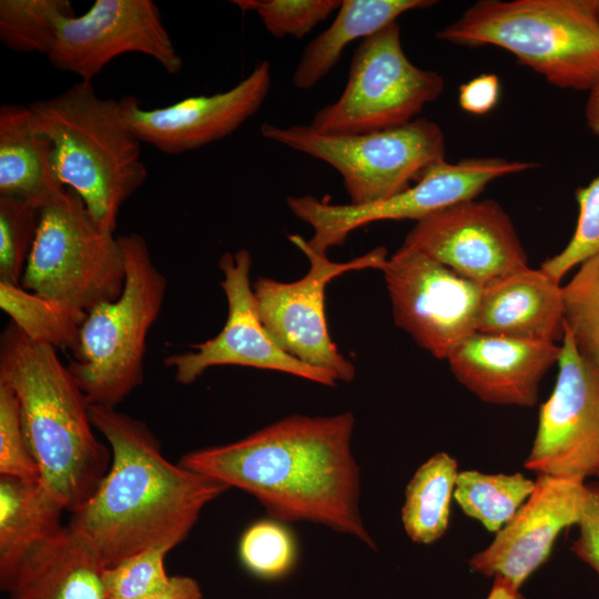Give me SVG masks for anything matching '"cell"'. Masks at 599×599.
Returning a JSON list of instances; mask_svg holds the SVG:
<instances>
[{
    "mask_svg": "<svg viewBox=\"0 0 599 599\" xmlns=\"http://www.w3.org/2000/svg\"><path fill=\"white\" fill-rule=\"evenodd\" d=\"M125 275L120 237L97 224L75 192L43 207L21 287L88 314L120 297Z\"/></svg>",
    "mask_w": 599,
    "mask_h": 599,
    "instance_id": "cell-7",
    "label": "cell"
},
{
    "mask_svg": "<svg viewBox=\"0 0 599 599\" xmlns=\"http://www.w3.org/2000/svg\"><path fill=\"white\" fill-rule=\"evenodd\" d=\"M499 95V78L493 73H485L459 87L458 102L465 112L484 115L496 106Z\"/></svg>",
    "mask_w": 599,
    "mask_h": 599,
    "instance_id": "cell-37",
    "label": "cell"
},
{
    "mask_svg": "<svg viewBox=\"0 0 599 599\" xmlns=\"http://www.w3.org/2000/svg\"><path fill=\"white\" fill-rule=\"evenodd\" d=\"M561 344L475 332L446 359L456 379L480 400L530 407Z\"/></svg>",
    "mask_w": 599,
    "mask_h": 599,
    "instance_id": "cell-19",
    "label": "cell"
},
{
    "mask_svg": "<svg viewBox=\"0 0 599 599\" xmlns=\"http://www.w3.org/2000/svg\"><path fill=\"white\" fill-rule=\"evenodd\" d=\"M287 525L268 517L252 522L243 531L238 557L251 575L263 580H277L293 570L298 546Z\"/></svg>",
    "mask_w": 599,
    "mask_h": 599,
    "instance_id": "cell-30",
    "label": "cell"
},
{
    "mask_svg": "<svg viewBox=\"0 0 599 599\" xmlns=\"http://www.w3.org/2000/svg\"><path fill=\"white\" fill-rule=\"evenodd\" d=\"M90 417L109 443L111 464L95 491L70 511L67 526L103 568L151 548L172 550L229 488L171 463L142 420L101 405H90Z\"/></svg>",
    "mask_w": 599,
    "mask_h": 599,
    "instance_id": "cell-2",
    "label": "cell"
},
{
    "mask_svg": "<svg viewBox=\"0 0 599 599\" xmlns=\"http://www.w3.org/2000/svg\"><path fill=\"white\" fill-rule=\"evenodd\" d=\"M557 364L524 466L537 475L599 478V368L579 353L566 329Z\"/></svg>",
    "mask_w": 599,
    "mask_h": 599,
    "instance_id": "cell-14",
    "label": "cell"
},
{
    "mask_svg": "<svg viewBox=\"0 0 599 599\" xmlns=\"http://www.w3.org/2000/svg\"><path fill=\"white\" fill-rule=\"evenodd\" d=\"M586 489L580 479L538 475L527 501L494 540L469 559V568L500 578L520 591L549 559L559 535L578 524Z\"/></svg>",
    "mask_w": 599,
    "mask_h": 599,
    "instance_id": "cell-18",
    "label": "cell"
},
{
    "mask_svg": "<svg viewBox=\"0 0 599 599\" xmlns=\"http://www.w3.org/2000/svg\"><path fill=\"white\" fill-rule=\"evenodd\" d=\"M486 599H525L520 591L515 590L505 580L494 578L493 587Z\"/></svg>",
    "mask_w": 599,
    "mask_h": 599,
    "instance_id": "cell-40",
    "label": "cell"
},
{
    "mask_svg": "<svg viewBox=\"0 0 599 599\" xmlns=\"http://www.w3.org/2000/svg\"><path fill=\"white\" fill-rule=\"evenodd\" d=\"M458 474L456 459L438 451L408 481L400 518L413 542L430 545L445 535Z\"/></svg>",
    "mask_w": 599,
    "mask_h": 599,
    "instance_id": "cell-25",
    "label": "cell"
},
{
    "mask_svg": "<svg viewBox=\"0 0 599 599\" xmlns=\"http://www.w3.org/2000/svg\"><path fill=\"white\" fill-rule=\"evenodd\" d=\"M126 262L119 298L92 308L68 367L91 405L114 407L144 379L149 332L162 309L167 281L139 233L120 235Z\"/></svg>",
    "mask_w": 599,
    "mask_h": 599,
    "instance_id": "cell-6",
    "label": "cell"
},
{
    "mask_svg": "<svg viewBox=\"0 0 599 599\" xmlns=\"http://www.w3.org/2000/svg\"><path fill=\"white\" fill-rule=\"evenodd\" d=\"M578 535L570 550L599 576V483L587 484L578 524Z\"/></svg>",
    "mask_w": 599,
    "mask_h": 599,
    "instance_id": "cell-36",
    "label": "cell"
},
{
    "mask_svg": "<svg viewBox=\"0 0 599 599\" xmlns=\"http://www.w3.org/2000/svg\"><path fill=\"white\" fill-rule=\"evenodd\" d=\"M308 258L309 270L294 282L260 277L253 284L260 317L273 339L288 354L309 366L352 382L354 365L333 343L325 314V290L336 276L365 268L382 270L386 250L376 247L348 262L337 263L312 250L301 235L288 236Z\"/></svg>",
    "mask_w": 599,
    "mask_h": 599,
    "instance_id": "cell-11",
    "label": "cell"
},
{
    "mask_svg": "<svg viewBox=\"0 0 599 599\" xmlns=\"http://www.w3.org/2000/svg\"><path fill=\"white\" fill-rule=\"evenodd\" d=\"M42 210L26 200L0 196V282L20 285Z\"/></svg>",
    "mask_w": 599,
    "mask_h": 599,
    "instance_id": "cell-31",
    "label": "cell"
},
{
    "mask_svg": "<svg viewBox=\"0 0 599 599\" xmlns=\"http://www.w3.org/2000/svg\"><path fill=\"white\" fill-rule=\"evenodd\" d=\"M64 510L40 480L0 476V579L33 546L63 528Z\"/></svg>",
    "mask_w": 599,
    "mask_h": 599,
    "instance_id": "cell-24",
    "label": "cell"
},
{
    "mask_svg": "<svg viewBox=\"0 0 599 599\" xmlns=\"http://www.w3.org/2000/svg\"><path fill=\"white\" fill-rule=\"evenodd\" d=\"M535 488V480L521 473L485 474L459 471L454 499L463 512L497 534L517 514Z\"/></svg>",
    "mask_w": 599,
    "mask_h": 599,
    "instance_id": "cell-26",
    "label": "cell"
},
{
    "mask_svg": "<svg viewBox=\"0 0 599 599\" xmlns=\"http://www.w3.org/2000/svg\"><path fill=\"white\" fill-rule=\"evenodd\" d=\"M537 163L502 158H469L456 163L446 160L428 166L414 185L384 201L364 204H331L312 195L288 196L292 213L312 230L308 246L321 254L344 244L356 229L386 220L419 221L464 200L477 197L493 181L528 171Z\"/></svg>",
    "mask_w": 599,
    "mask_h": 599,
    "instance_id": "cell-10",
    "label": "cell"
},
{
    "mask_svg": "<svg viewBox=\"0 0 599 599\" xmlns=\"http://www.w3.org/2000/svg\"><path fill=\"white\" fill-rule=\"evenodd\" d=\"M34 129L53 146L60 182L75 192L97 224L114 233L122 205L144 184L141 141L123 120L119 100L79 80L28 104Z\"/></svg>",
    "mask_w": 599,
    "mask_h": 599,
    "instance_id": "cell-4",
    "label": "cell"
},
{
    "mask_svg": "<svg viewBox=\"0 0 599 599\" xmlns=\"http://www.w3.org/2000/svg\"><path fill=\"white\" fill-rule=\"evenodd\" d=\"M242 11L255 12L275 38H303L338 10L342 0H233Z\"/></svg>",
    "mask_w": 599,
    "mask_h": 599,
    "instance_id": "cell-33",
    "label": "cell"
},
{
    "mask_svg": "<svg viewBox=\"0 0 599 599\" xmlns=\"http://www.w3.org/2000/svg\"><path fill=\"white\" fill-rule=\"evenodd\" d=\"M591 8L599 20V0H590Z\"/></svg>",
    "mask_w": 599,
    "mask_h": 599,
    "instance_id": "cell-41",
    "label": "cell"
},
{
    "mask_svg": "<svg viewBox=\"0 0 599 599\" xmlns=\"http://www.w3.org/2000/svg\"><path fill=\"white\" fill-rule=\"evenodd\" d=\"M102 565L68 527L33 546L3 579L9 599H106Z\"/></svg>",
    "mask_w": 599,
    "mask_h": 599,
    "instance_id": "cell-21",
    "label": "cell"
},
{
    "mask_svg": "<svg viewBox=\"0 0 599 599\" xmlns=\"http://www.w3.org/2000/svg\"><path fill=\"white\" fill-rule=\"evenodd\" d=\"M252 257L247 250L224 253L219 262L223 273L221 287L227 302V316L222 331L190 351L163 359L173 369L177 383L189 385L213 366L238 365L283 372L325 386H336L331 372L298 361L285 352L265 328L250 280Z\"/></svg>",
    "mask_w": 599,
    "mask_h": 599,
    "instance_id": "cell-13",
    "label": "cell"
},
{
    "mask_svg": "<svg viewBox=\"0 0 599 599\" xmlns=\"http://www.w3.org/2000/svg\"><path fill=\"white\" fill-rule=\"evenodd\" d=\"M436 38L501 48L561 89L589 92L599 83V20L590 0H480Z\"/></svg>",
    "mask_w": 599,
    "mask_h": 599,
    "instance_id": "cell-5",
    "label": "cell"
},
{
    "mask_svg": "<svg viewBox=\"0 0 599 599\" xmlns=\"http://www.w3.org/2000/svg\"><path fill=\"white\" fill-rule=\"evenodd\" d=\"M353 413L292 415L246 437L184 454L179 464L253 496L268 517L312 522L375 548L361 512Z\"/></svg>",
    "mask_w": 599,
    "mask_h": 599,
    "instance_id": "cell-1",
    "label": "cell"
},
{
    "mask_svg": "<svg viewBox=\"0 0 599 599\" xmlns=\"http://www.w3.org/2000/svg\"><path fill=\"white\" fill-rule=\"evenodd\" d=\"M67 187L53 166L51 141L32 124L29 105L0 106V196L29 201L45 207Z\"/></svg>",
    "mask_w": 599,
    "mask_h": 599,
    "instance_id": "cell-22",
    "label": "cell"
},
{
    "mask_svg": "<svg viewBox=\"0 0 599 599\" xmlns=\"http://www.w3.org/2000/svg\"><path fill=\"white\" fill-rule=\"evenodd\" d=\"M402 247L484 287L528 267L515 225L499 203L468 199L417 221Z\"/></svg>",
    "mask_w": 599,
    "mask_h": 599,
    "instance_id": "cell-15",
    "label": "cell"
},
{
    "mask_svg": "<svg viewBox=\"0 0 599 599\" xmlns=\"http://www.w3.org/2000/svg\"><path fill=\"white\" fill-rule=\"evenodd\" d=\"M476 332L555 342L565 335L562 286L540 267L524 268L486 287Z\"/></svg>",
    "mask_w": 599,
    "mask_h": 599,
    "instance_id": "cell-20",
    "label": "cell"
},
{
    "mask_svg": "<svg viewBox=\"0 0 599 599\" xmlns=\"http://www.w3.org/2000/svg\"><path fill=\"white\" fill-rule=\"evenodd\" d=\"M74 14L69 0H1L0 41L16 52L48 55L61 21Z\"/></svg>",
    "mask_w": 599,
    "mask_h": 599,
    "instance_id": "cell-28",
    "label": "cell"
},
{
    "mask_svg": "<svg viewBox=\"0 0 599 599\" xmlns=\"http://www.w3.org/2000/svg\"><path fill=\"white\" fill-rule=\"evenodd\" d=\"M0 307L29 338L77 351L87 314L6 282H0Z\"/></svg>",
    "mask_w": 599,
    "mask_h": 599,
    "instance_id": "cell-27",
    "label": "cell"
},
{
    "mask_svg": "<svg viewBox=\"0 0 599 599\" xmlns=\"http://www.w3.org/2000/svg\"><path fill=\"white\" fill-rule=\"evenodd\" d=\"M565 329L579 353L599 368V252L579 264L562 286Z\"/></svg>",
    "mask_w": 599,
    "mask_h": 599,
    "instance_id": "cell-29",
    "label": "cell"
},
{
    "mask_svg": "<svg viewBox=\"0 0 599 599\" xmlns=\"http://www.w3.org/2000/svg\"><path fill=\"white\" fill-rule=\"evenodd\" d=\"M445 88L444 78L406 57L400 27L390 23L361 41L341 97L318 110L311 129L327 135H354L405 125Z\"/></svg>",
    "mask_w": 599,
    "mask_h": 599,
    "instance_id": "cell-9",
    "label": "cell"
},
{
    "mask_svg": "<svg viewBox=\"0 0 599 599\" xmlns=\"http://www.w3.org/2000/svg\"><path fill=\"white\" fill-rule=\"evenodd\" d=\"M433 0H343L331 26L303 51L293 73V84L308 90L337 64L345 47L370 37L403 13L432 7Z\"/></svg>",
    "mask_w": 599,
    "mask_h": 599,
    "instance_id": "cell-23",
    "label": "cell"
},
{
    "mask_svg": "<svg viewBox=\"0 0 599 599\" xmlns=\"http://www.w3.org/2000/svg\"><path fill=\"white\" fill-rule=\"evenodd\" d=\"M0 476L40 480L38 465L22 430L19 400L4 385H0Z\"/></svg>",
    "mask_w": 599,
    "mask_h": 599,
    "instance_id": "cell-35",
    "label": "cell"
},
{
    "mask_svg": "<svg viewBox=\"0 0 599 599\" xmlns=\"http://www.w3.org/2000/svg\"><path fill=\"white\" fill-rule=\"evenodd\" d=\"M171 549L143 550L121 562L102 569L101 580L106 599H140L165 588L171 579L164 560Z\"/></svg>",
    "mask_w": 599,
    "mask_h": 599,
    "instance_id": "cell-32",
    "label": "cell"
},
{
    "mask_svg": "<svg viewBox=\"0 0 599 599\" xmlns=\"http://www.w3.org/2000/svg\"><path fill=\"white\" fill-rule=\"evenodd\" d=\"M262 135L333 166L353 205L389 199L418 181L432 164L445 160L441 128L426 118L363 134H321L309 125L263 123Z\"/></svg>",
    "mask_w": 599,
    "mask_h": 599,
    "instance_id": "cell-8",
    "label": "cell"
},
{
    "mask_svg": "<svg viewBox=\"0 0 599 599\" xmlns=\"http://www.w3.org/2000/svg\"><path fill=\"white\" fill-rule=\"evenodd\" d=\"M199 581L190 576H171L169 585L162 590L140 599H202Z\"/></svg>",
    "mask_w": 599,
    "mask_h": 599,
    "instance_id": "cell-38",
    "label": "cell"
},
{
    "mask_svg": "<svg viewBox=\"0 0 599 599\" xmlns=\"http://www.w3.org/2000/svg\"><path fill=\"white\" fill-rule=\"evenodd\" d=\"M585 116L589 130L599 136V83L589 91Z\"/></svg>",
    "mask_w": 599,
    "mask_h": 599,
    "instance_id": "cell-39",
    "label": "cell"
},
{
    "mask_svg": "<svg viewBox=\"0 0 599 599\" xmlns=\"http://www.w3.org/2000/svg\"><path fill=\"white\" fill-rule=\"evenodd\" d=\"M271 88L267 60L233 88L194 95L163 108L144 109L133 95L119 100L128 128L165 154H180L219 141L245 123L264 103Z\"/></svg>",
    "mask_w": 599,
    "mask_h": 599,
    "instance_id": "cell-17",
    "label": "cell"
},
{
    "mask_svg": "<svg viewBox=\"0 0 599 599\" xmlns=\"http://www.w3.org/2000/svg\"><path fill=\"white\" fill-rule=\"evenodd\" d=\"M578 219L567 245L548 257L540 268L560 282L575 266L599 252V176L575 193Z\"/></svg>",
    "mask_w": 599,
    "mask_h": 599,
    "instance_id": "cell-34",
    "label": "cell"
},
{
    "mask_svg": "<svg viewBox=\"0 0 599 599\" xmlns=\"http://www.w3.org/2000/svg\"><path fill=\"white\" fill-rule=\"evenodd\" d=\"M131 52L152 58L172 75L183 67L151 0H95L83 14L61 21L47 57L55 69L92 82L109 62Z\"/></svg>",
    "mask_w": 599,
    "mask_h": 599,
    "instance_id": "cell-16",
    "label": "cell"
},
{
    "mask_svg": "<svg viewBox=\"0 0 599 599\" xmlns=\"http://www.w3.org/2000/svg\"><path fill=\"white\" fill-rule=\"evenodd\" d=\"M380 271L396 325L436 358L447 359L476 332L484 286L402 246Z\"/></svg>",
    "mask_w": 599,
    "mask_h": 599,
    "instance_id": "cell-12",
    "label": "cell"
},
{
    "mask_svg": "<svg viewBox=\"0 0 599 599\" xmlns=\"http://www.w3.org/2000/svg\"><path fill=\"white\" fill-rule=\"evenodd\" d=\"M0 385L19 400L20 420L40 481L72 511L98 488L111 450L95 436L90 402L51 345L11 321L0 335Z\"/></svg>",
    "mask_w": 599,
    "mask_h": 599,
    "instance_id": "cell-3",
    "label": "cell"
}]
</instances>
